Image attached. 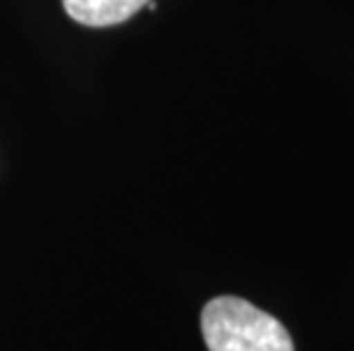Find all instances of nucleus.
<instances>
[{"mask_svg": "<svg viewBox=\"0 0 354 351\" xmlns=\"http://www.w3.org/2000/svg\"><path fill=\"white\" fill-rule=\"evenodd\" d=\"M208 351H295L290 333L270 312L240 297H217L201 312Z\"/></svg>", "mask_w": 354, "mask_h": 351, "instance_id": "1", "label": "nucleus"}, {"mask_svg": "<svg viewBox=\"0 0 354 351\" xmlns=\"http://www.w3.org/2000/svg\"><path fill=\"white\" fill-rule=\"evenodd\" d=\"M151 0H62L66 14L89 28L124 23Z\"/></svg>", "mask_w": 354, "mask_h": 351, "instance_id": "2", "label": "nucleus"}]
</instances>
